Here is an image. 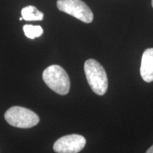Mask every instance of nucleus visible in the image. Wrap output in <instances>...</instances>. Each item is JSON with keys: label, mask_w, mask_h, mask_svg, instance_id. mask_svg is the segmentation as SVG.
<instances>
[{"label": "nucleus", "mask_w": 153, "mask_h": 153, "mask_svg": "<svg viewBox=\"0 0 153 153\" xmlns=\"http://www.w3.org/2000/svg\"><path fill=\"white\" fill-rule=\"evenodd\" d=\"M84 68L91 90L99 96L104 95L108 89V78L103 66L97 60L89 59L85 62Z\"/></svg>", "instance_id": "nucleus-1"}, {"label": "nucleus", "mask_w": 153, "mask_h": 153, "mask_svg": "<svg viewBox=\"0 0 153 153\" xmlns=\"http://www.w3.org/2000/svg\"><path fill=\"white\" fill-rule=\"evenodd\" d=\"M43 79L50 89L60 95L68 94L70 81L65 70L57 65L49 66L43 72Z\"/></svg>", "instance_id": "nucleus-2"}, {"label": "nucleus", "mask_w": 153, "mask_h": 153, "mask_svg": "<svg viewBox=\"0 0 153 153\" xmlns=\"http://www.w3.org/2000/svg\"><path fill=\"white\" fill-rule=\"evenodd\" d=\"M5 120L9 125L20 128H30L39 123L36 113L22 106H13L4 114Z\"/></svg>", "instance_id": "nucleus-3"}, {"label": "nucleus", "mask_w": 153, "mask_h": 153, "mask_svg": "<svg viewBox=\"0 0 153 153\" xmlns=\"http://www.w3.org/2000/svg\"><path fill=\"white\" fill-rule=\"evenodd\" d=\"M57 7L60 11L86 24L93 21L92 11L82 0H57Z\"/></svg>", "instance_id": "nucleus-4"}, {"label": "nucleus", "mask_w": 153, "mask_h": 153, "mask_svg": "<svg viewBox=\"0 0 153 153\" xmlns=\"http://www.w3.org/2000/svg\"><path fill=\"white\" fill-rule=\"evenodd\" d=\"M86 139L77 134L63 136L55 141L53 150L57 153H78L85 148Z\"/></svg>", "instance_id": "nucleus-5"}, {"label": "nucleus", "mask_w": 153, "mask_h": 153, "mask_svg": "<svg viewBox=\"0 0 153 153\" xmlns=\"http://www.w3.org/2000/svg\"><path fill=\"white\" fill-rule=\"evenodd\" d=\"M140 72L145 82H153V48L146 49L143 53Z\"/></svg>", "instance_id": "nucleus-6"}, {"label": "nucleus", "mask_w": 153, "mask_h": 153, "mask_svg": "<svg viewBox=\"0 0 153 153\" xmlns=\"http://www.w3.org/2000/svg\"><path fill=\"white\" fill-rule=\"evenodd\" d=\"M22 16L27 22L31 21H42L44 18L43 12L40 11L34 6H28L22 10Z\"/></svg>", "instance_id": "nucleus-7"}, {"label": "nucleus", "mask_w": 153, "mask_h": 153, "mask_svg": "<svg viewBox=\"0 0 153 153\" xmlns=\"http://www.w3.org/2000/svg\"><path fill=\"white\" fill-rule=\"evenodd\" d=\"M23 30L26 37L30 39H34L42 36L43 33V29L41 26H33V25H25Z\"/></svg>", "instance_id": "nucleus-8"}, {"label": "nucleus", "mask_w": 153, "mask_h": 153, "mask_svg": "<svg viewBox=\"0 0 153 153\" xmlns=\"http://www.w3.org/2000/svg\"><path fill=\"white\" fill-rule=\"evenodd\" d=\"M145 153H153V145L152 146H151L150 148L147 150V152Z\"/></svg>", "instance_id": "nucleus-9"}, {"label": "nucleus", "mask_w": 153, "mask_h": 153, "mask_svg": "<svg viewBox=\"0 0 153 153\" xmlns=\"http://www.w3.org/2000/svg\"><path fill=\"white\" fill-rule=\"evenodd\" d=\"M23 19H23V17H21V18L19 19V20H20V21H22Z\"/></svg>", "instance_id": "nucleus-10"}, {"label": "nucleus", "mask_w": 153, "mask_h": 153, "mask_svg": "<svg viewBox=\"0 0 153 153\" xmlns=\"http://www.w3.org/2000/svg\"><path fill=\"white\" fill-rule=\"evenodd\" d=\"M152 7H153V0H152Z\"/></svg>", "instance_id": "nucleus-11"}]
</instances>
